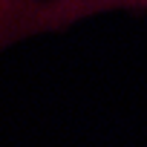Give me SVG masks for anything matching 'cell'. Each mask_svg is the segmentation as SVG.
<instances>
[{
  "label": "cell",
  "mask_w": 147,
  "mask_h": 147,
  "mask_svg": "<svg viewBox=\"0 0 147 147\" xmlns=\"http://www.w3.org/2000/svg\"><path fill=\"white\" fill-rule=\"evenodd\" d=\"M124 3H147V0H0V32L55 26L84 12H98L104 6H124Z\"/></svg>",
  "instance_id": "obj_1"
}]
</instances>
